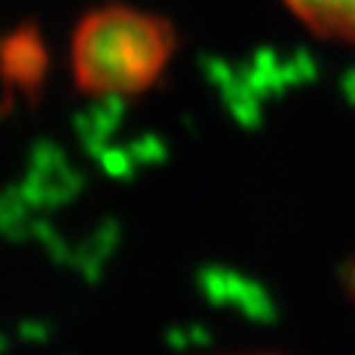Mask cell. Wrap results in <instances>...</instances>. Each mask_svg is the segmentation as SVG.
<instances>
[{"instance_id": "3", "label": "cell", "mask_w": 355, "mask_h": 355, "mask_svg": "<svg viewBox=\"0 0 355 355\" xmlns=\"http://www.w3.org/2000/svg\"><path fill=\"white\" fill-rule=\"evenodd\" d=\"M287 3L320 36L355 44V0H287Z\"/></svg>"}, {"instance_id": "2", "label": "cell", "mask_w": 355, "mask_h": 355, "mask_svg": "<svg viewBox=\"0 0 355 355\" xmlns=\"http://www.w3.org/2000/svg\"><path fill=\"white\" fill-rule=\"evenodd\" d=\"M0 69L3 77L21 89H36L44 74V51L33 30H18L0 48Z\"/></svg>"}, {"instance_id": "4", "label": "cell", "mask_w": 355, "mask_h": 355, "mask_svg": "<svg viewBox=\"0 0 355 355\" xmlns=\"http://www.w3.org/2000/svg\"><path fill=\"white\" fill-rule=\"evenodd\" d=\"M343 282H347V287H349V293L355 296V258L349 261V266H347V275H343Z\"/></svg>"}, {"instance_id": "1", "label": "cell", "mask_w": 355, "mask_h": 355, "mask_svg": "<svg viewBox=\"0 0 355 355\" xmlns=\"http://www.w3.org/2000/svg\"><path fill=\"white\" fill-rule=\"evenodd\" d=\"M172 51L169 21L133 6H101L74 30L71 71L89 95H139L163 74Z\"/></svg>"}]
</instances>
